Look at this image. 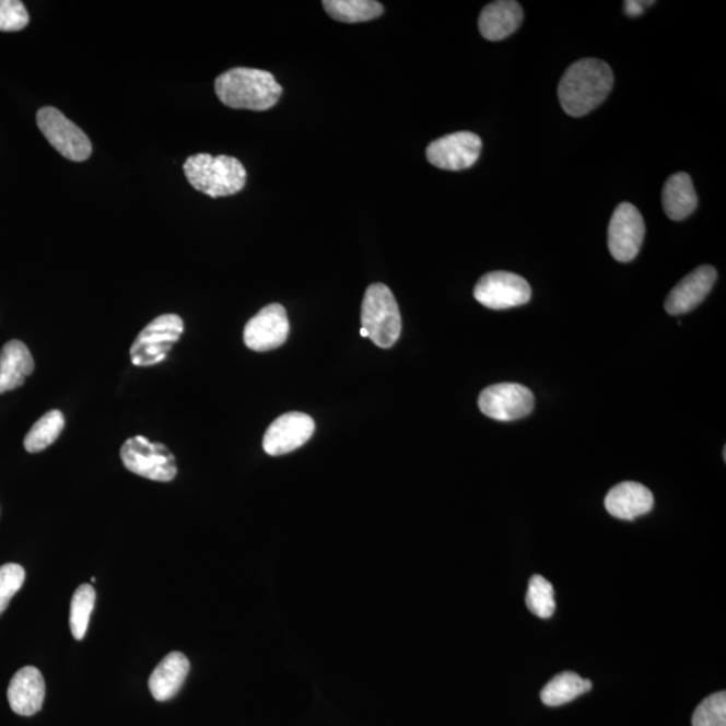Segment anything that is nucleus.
Segmentation results:
<instances>
[{
	"instance_id": "obj_1",
	"label": "nucleus",
	"mask_w": 726,
	"mask_h": 726,
	"mask_svg": "<svg viewBox=\"0 0 726 726\" xmlns=\"http://www.w3.org/2000/svg\"><path fill=\"white\" fill-rule=\"evenodd\" d=\"M613 86L610 66L597 58H584L567 68L559 85L562 109L572 117L593 113L605 102Z\"/></svg>"
},
{
	"instance_id": "obj_2",
	"label": "nucleus",
	"mask_w": 726,
	"mask_h": 726,
	"mask_svg": "<svg viewBox=\"0 0 726 726\" xmlns=\"http://www.w3.org/2000/svg\"><path fill=\"white\" fill-rule=\"evenodd\" d=\"M215 93L220 102L233 109H271L278 104L283 87L267 70L234 68L215 80Z\"/></svg>"
},
{
	"instance_id": "obj_3",
	"label": "nucleus",
	"mask_w": 726,
	"mask_h": 726,
	"mask_svg": "<svg viewBox=\"0 0 726 726\" xmlns=\"http://www.w3.org/2000/svg\"><path fill=\"white\" fill-rule=\"evenodd\" d=\"M184 172L196 190L212 198L230 197L244 189L247 169L236 157L197 154L187 157Z\"/></svg>"
},
{
	"instance_id": "obj_4",
	"label": "nucleus",
	"mask_w": 726,
	"mask_h": 726,
	"mask_svg": "<svg viewBox=\"0 0 726 726\" xmlns=\"http://www.w3.org/2000/svg\"><path fill=\"white\" fill-rule=\"evenodd\" d=\"M362 329L368 339L383 349H389L401 333V315L394 292L388 285L372 284L365 292L361 312Z\"/></svg>"
},
{
	"instance_id": "obj_5",
	"label": "nucleus",
	"mask_w": 726,
	"mask_h": 726,
	"mask_svg": "<svg viewBox=\"0 0 726 726\" xmlns=\"http://www.w3.org/2000/svg\"><path fill=\"white\" fill-rule=\"evenodd\" d=\"M120 458L128 471L155 482H172L178 473L172 450L144 436L128 438L120 449Z\"/></svg>"
},
{
	"instance_id": "obj_6",
	"label": "nucleus",
	"mask_w": 726,
	"mask_h": 726,
	"mask_svg": "<svg viewBox=\"0 0 726 726\" xmlns=\"http://www.w3.org/2000/svg\"><path fill=\"white\" fill-rule=\"evenodd\" d=\"M184 320L175 314L157 316L139 333L131 348L134 366L157 365L167 359L168 351L184 333Z\"/></svg>"
},
{
	"instance_id": "obj_7",
	"label": "nucleus",
	"mask_w": 726,
	"mask_h": 726,
	"mask_svg": "<svg viewBox=\"0 0 726 726\" xmlns=\"http://www.w3.org/2000/svg\"><path fill=\"white\" fill-rule=\"evenodd\" d=\"M37 125L44 137L63 157L73 162H83L92 154L90 138L66 115L52 107L40 108Z\"/></svg>"
},
{
	"instance_id": "obj_8",
	"label": "nucleus",
	"mask_w": 726,
	"mask_h": 726,
	"mask_svg": "<svg viewBox=\"0 0 726 726\" xmlns=\"http://www.w3.org/2000/svg\"><path fill=\"white\" fill-rule=\"evenodd\" d=\"M473 296L482 306L491 309H508L530 302L528 281L512 272H490L480 278Z\"/></svg>"
},
{
	"instance_id": "obj_9",
	"label": "nucleus",
	"mask_w": 726,
	"mask_h": 726,
	"mask_svg": "<svg viewBox=\"0 0 726 726\" xmlns=\"http://www.w3.org/2000/svg\"><path fill=\"white\" fill-rule=\"evenodd\" d=\"M646 226L634 204L620 203L608 227V248L614 260L630 262L642 248Z\"/></svg>"
},
{
	"instance_id": "obj_10",
	"label": "nucleus",
	"mask_w": 726,
	"mask_h": 726,
	"mask_svg": "<svg viewBox=\"0 0 726 726\" xmlns=\"http://www.w3.org/2000/svg\"><path fill=\"white\" fill-rule=\"evenodd\" d=\"M479 409L484 415L497 421L524 419L535 408L531 390L519 384H495L479 396Z\"/></svg>"
},
{
	"instance_id": "obj_11",
	"label": "nucleus",
	"mask_w": 726,
	"mask_h": 726,
	"mask_svg": "<svg viewBox=\"0 0 726 726\" xmlns=\"http://www.w3.org/2000/svg\"><path fill=\"white\" fill-rule=\"evenodd\" d=\"M482 151V139L472 132H455L435 140L426 149V160L431 165L460 172L476 165Z\"/></svg>"
},
{
	"instance_id": "obj_12",
	"label": "nucleus",
	"mask_w": 726,
	"mask_h": 726,
	"mask_svg": "<svg viewBox=\"0 0 726 726\" xmlns=\"http://www.w3.org/2000/svg\"><path fill=\"white\" fill-rule=\"evenodd\" d=\"M290 321L285 308L273 303L261 308L251 318L244 330V342L250 350L269 351L278 349L286 341Z\"/></svg>"
},
{
	"instance_id": "obj_13",
	"label": "nucleus",
	"mask_w": 726,
	"mask_h": 726,
	"mask_svg": "<svg viewBox=\"0 0 726 726\" xmlns=\"http://www.w3.org/2000/svg\"><path fill=\"white\" fill-rule=\"evenodd\" d=\"M315 423L306 413L290 412L274 420L266 432L262 447L268 455L292 453L306 444L314 435Z\"/></svg>"
},
{
	"instance_id": "obj_14",
	"label": "nucleus",
	"mask_w": 726,
	"mask_h": 726,
	"mask_svg": "<svg viewBox=\"0 0 726 726\" xmlns=\"http://www.w3.org/2000/svg\"><path fill=\"white\" fill-rule=\"evenodd\" d=\"M717 280V271L711 266L695 268L670 291L665 309L670 315H683L699 307L711 294Z\"/></svg>"
},
{
	"instance_id": "obj_15",
	"label": "nucleus",
	"mask_w": 726,
	"mask_h": 726,
	"mask_svg": "<svg viewBox=\"0 0 726 726\" xmlns=\"http://www.w3.org/2000/svg\"><path fill=\"white\" fill-rule=\"evenodd\" d=\"M45 681L37 667L25 666L11 679L8 699L11 710L20 716H33L45 700Z\"/></svg>"
},
{
	"instance_id": "obj_16",
	"label": "nucleus",
	"mask_w": 726,
	"mask_h": 726,
	"mask_svg": "<svg viewBox=\"0 0 726 726\" xmlns=\"http://www.w3.org/2000/svg\"><path fill=\"white\" fill-rule=\"evenodd\" d=\"M605 505L612 517L632 520L653 511L654 496L646 485L623 482L610 490Z\"/></svg>"
},
{
	"instance_id": "obj_17",
	"label": "nucleus",
	"mask_w": 726,
	"mask_h": 726,
	"mask_svg": "<svg viewBox=\"0 0 726 726\" xmlns=\"http://www.w3.org/2000/svg\"><path fill=\"white\" fill-rule=\"evenodd\" d=\"M524 11L513 0H497L485 5L479 16V32L485 39L502 40L518 31Z\"/></svg>"
},
{
	"instance_id": "obj_18",
	"label": "nucleus",
	"mask_w": 726,
	"mask_h": 726,
	"mask_svg": "<svg viewBox=\"0 0 726 726\" xmlns=\"http://www.w3.org/2000/svg\"><path fill=\"white\" fill-rule=\"evenodd\" d=\"M190 671V661L185 654L174 652L166 655L150 677L149 687L156 701H168L179 693Z\"/></svg>"
},
{
	"instance_id": "obj_19",
	"label": "nucleus",
	"mask_w": 726,
	"mask_h": 726,
	"mask_svg": "<svg viewBox=\"0 0 726 726\" xmlns=\"http://www.w3.org/2000/svg\"><path fill=\"white\" fill-rule=\"evenodd\" d=\"M34 372V360L26 344L10 341L0 351V395L21 388Z\"/></svg>"
},
{
	"instance_id": "obj_20",
	"label": "nucleus",
	"mask_w": 726,
	"mask_h": 726,
	"mask_svg": "<svg viewBox=\"0 0 726 726\" xmlns=\"http://www.w3.org/2000/svg\"><path fill=\"white\" fill-rule=\"evenodd\" d=\"M661 203L666 215L672 221H682L692 214L699 204V197L690 175L687 173L671 175L661 192Z\"/></svg>"
},
{
	"instance_id": "obj_21",
	"label": "nucleus",
	"mask_w": 726,
	"mask_h": 726,
	"mask_svg": "<svg viewBox=\"0 0 726 726\" xmlns=\"http://www.w3.org/2000/svg\"><path fill=\"white\" fill-rule=\"evenodd\" d=\"M593 689V682L576 675V672L565 671L555 676L541 692V700L548 706H561L567 704L577 696L589 692Z\"/></svg>"
},
{
	"instance_id": "obj_22",
	"label": "nucleus",
	"mask_w": 726,
	"mask_h": 726,
	"mask_svg": "<svg viewBox=\"0 0 726 726\" xmlns=\"http://www.w3.org/2000/svg\"><path fill=\"white\" fill-rule=\"evenodd\" d=\"M321 4L332 20L343 23L367 22L384 13V5L374 0H325Z\"/></svg>"
},
{
	"instance_id": "obj_23",
	"label": "nucleus",
	"mask_w": 726,
	"mask_h": 726,
	"mask_svg": "<svg viewBox=\"0 0 726 726\" xmlns=\"http://www.w3.org/2000/svg\"><path fill=\"white\" fill-rule=\"evenodd\" d=\"M66 426V418L61 411H50L40 418L25 437L27 453L38 454L51 446L60 437Z\"/></svg>"
},
{
	"instance_id": "obj_24",
	"label": "nucleus",
	"mask_w": 726,
	"mask_h": 726,
	"mask_svg": "<svg viewBox=\"0 0 726 726\" xmlns=\"http://www.w3.org/2000/svg\"><path fill=\"white\" fill-rule=\"evenodd\" d=\"M96 590L90 584H83L75 590L70 602L69 624L74 640L83 641L90 619L95 608Z\"/></svg>"
},
{
	"instance_id": "obj_25",
	"label": "nucleus",
	"mask_w": 726,
	"mask_h": 726,
	"mask_svg": "<svg viewBox=\"0 0 726 726\" xmlns=\"http://www.w3.org/2000/svg\"><path fill=\"white\" fill-rule=\"evenodd\" d=\"M526 606L538 618L553 617L555 611L553 585L540 575L532 576L526 594Z\"/></svg>"
},
{
	"instance_id": "obj_26",
	"label": "nucleus",
	"mask_w": 726,
	"mask_h": 726,
	"mask_svg": "<svg viewBox=\"0 0 726 726\" xmlns=\"http://www.w3.org/2000/svg\"><path fill=\"white\" fill-rule=\"evenodd\" d=\"M693 726H726V693H714L693 714Z\"/></svg>"
},
{
	"instance_id": "obj_27",
	"label": "nucleus",
	"mask_w": 726,
	"mask_h": 726,
	"mask_svg": "<svg viewBox=\"0 0 726 726\" xmlns=\"http://www.w3.org/2000/svg\"><path fill=\"white\" fill-rule=\"evenodd\" d=\"M26 572L21 565L5 564L0 566V614L9 607L11 599L25 583Z\"/></svg>"
},
{
	"instance_id": "obj_28",
	"label": "nucleus",
	"mask_w": 726,
	"mask_h": 726,
	"mask_svg": "<svg viewBox=\"0 0 726 726\" xmlns=\"http://www.w3.org/2000/svg\"><path fill=\"white\" fill-rule=\"evenodd\" d=\"M27 10L21 0H0V32H20L28 25Z\"/></svg>"
},
{
	"instance_id": "obj_29",
	"label": "nucleus",
	"mask_w": 726,
	"mask_h": 726,
	"mask_svg": "<svg viewBox=\"0 0 726 726\" xmlns=\"http://www.w3.org/2000/svg\"><path fill=\"white\" fill-rule=\"evenodd\" d=\"M654 3L655 2H644V0H628V2H624V13L630 17L640 16Z\"/></svg>"
},
{
	"instance_id": "obj_30",
	"label": "nucleus",
	"mask_w": 726,
	"mask_h": 726,
	"mask_svg": "<svg viewBox=\"0 0 726 726\" xmlns=\"http://www.w3.org/2000/svg\"><path fill=\"white\" fill-rule=\"evenodd\" d=\"M361 336L365 337V338H368V332L365 329H362L361 330Z\"/></svg>"
}]
</instances>
